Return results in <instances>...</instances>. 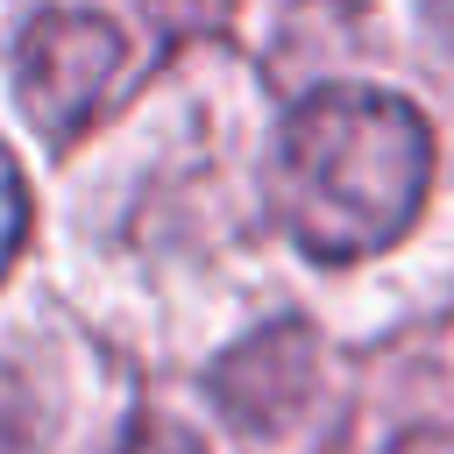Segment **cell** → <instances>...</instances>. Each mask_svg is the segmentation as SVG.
<instances>
[{"label": "cell", "instance_id": "6da1fadb", "mask_svg": "<svg viewBox=\"0 0 454 454\" xmlns=\"http://www.w3.org/2000/svg\"><path fill=\"white\" fill-rule=\"evenodd\" d=\"M433 184V135L411 99L376 85H326L291 106L277 142V213L319 262L390 248Z\"/></svg>", "mask_w": 454, "mask_h": 454}, {"label": "cell", "instance_id": "7a4b0ae2", "mask_svg": "<svg viewBox=\"0 0 454 454\" xmlns=\"http://www.w3.org/2000/svg\"><path fill=\"white\" fill-rule=\"evenodd\" d=\"M128 64V43L114 21L85 7H50L21 35V106L50 142H71L106 99Z\"/></svg>", "mask_w": 454, "mask_h": 454}, {"label": "cell", "instance_id": "3957f363", "mask_svg": "<svg viewBox=\"0 0 454 454\" xmlns=\"http://www.w3.org/2000/svg\"><path fill=\"white\" fill-rule=\"evenodd\" d=\"M21 234H28V184H21L14 156L0 149V277L14 270V255H21Z\"/></svg>", "mask_w": 454, "mask_h": 454}, {"label": "cell", "instance_id": "277c9868", "mask_svg": "<svg viewBox=\"0 0 454 454\" xmlns=\"http://www.w3.org/2000/svg\"><path fill=\"white\" fill-rule=\"evenodd\" d=\"M28 440H35V404H28L21 376L0 369V454H28Z\"/></svg>", "mask_w": 454, "mask_h": 454}, {"label": "cell", "instance_id": "5b68a950", "mask_svg": "<svg viewBox=\"0 0 454 454\" xmlns=\"http://www.w3.org/2000/svg\"><path fill=\"white\" fill-rule=\"evenodd\" d=\"M114 454H199V440H192V433H177V426H163V419H142Z\"/></svg>", "mask_w": 454, "mask_h": 454}]
</instances>
